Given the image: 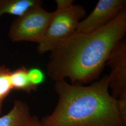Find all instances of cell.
Listing matches in <instances>:
<instances>
[{
	"label": "cell",
	"instance_id": "obj_1",
	"mask_svg": "<svg viewBox=\"0 0 126 126\" xmlns=\"http://www.w3.org/2000/svg\"><path fill=\"white\" fill-rule=\"evenodd\" d=\"M126 32V9L107 25L90 33L75 32L51 51L48 74L54 81L69 78L81 85L97 79Z\"/></svg>",
	"mask_w": 126,
	"mask_h": 126
},
{
	"label": "cell",
	"instance_id": "obj_2",
	"mask_svg": "<svg viewBox=\"0 0 126 126\" xmlns=\"http://www.w3.org/2000/svg\"><path fill=\"white\" fill-rule=\"evenodd\" d=\"M55 82L58 102L53 112L40 120L42 126H126L118 100L109 92L108 75L88 86Z\"/></svg>",
	"mask_w": 126,
	"mask_h": 126
},
{
	"label": "cell",
	"instance_id": "obj_3",
	"mask_svg": "<svg viewBox=\"0 0 126 126\" xmlns=\"http://www.w3.org/2000/svg\"><path fill=\"white\" fill-rule=\"evenodd\" d=\"M85 15V9L79 5H72L66 9H56L53 12L45 36L38 44V53L51 52L59 43L71 36Z\"/></svg>",
	"mask_w": 126,
	"mask_h": 126
},
{
	"label": "cell",
	"instance_id": "obj_4",
	"mask_svg": "<svg viewBox=\"0 0 126 126\" xmlns=\"http://www.w3.org/2000/svg\"><path fill=\"white\" fill-rule=\"evenodd\" d=\"M53 12L38 5L18 16L12 23L8 37L13 42L28 41L38 44L45 35Z\"/></svg>",
	"mask_w": 126,
	"mask_h": 126
},
{
	"label": "cell",
	"instance_id": "obj_5",
	"mask_svg": "<svg viewBox=\"0 0 126 126\" xmlns=\"http://www.w3.org/2000/svg\"><path fill=\"white\" fill-rule=\"evenodd\" d=\"M126 9L125 0H100L92 13L79 23L76 32H94L111 22Z\"/></svg>",
	"mask_w": 126,
	"mask_h": 126
},
{
	"label": "cell",
	"instance_id": "obj_6",
	"mask_svg": "<svg viewBox=\"0 0 126 126\" xmlns=\"http://www.w3.org/2000/svg\"><path fill=\"white\" fill-rule=\"evenodd\" d=\"M111 68L109 87L118 99L126 96V41L123 38L113 48L106 62Z\"/></svg>",
	"mask_w": 126,
	"mask_h": 126
},
{
	"label": "cell",
	"instance_id": "obj_7",
	"mask_svg": "<svg viewBox=\"0 0 126 126\" xmlns=\"http://www.w3.org/2000/svg\"><path fill=\"white\" fill-rule=\"evenodd\" d=\"M31 116L27 103L17 99L9 112L0 117V126H26Z\"/></svg>",
	"mask_w": 126,
	"mask_h": 126
},
{
	"label": "cell",
	"instance_id": "obj_8",
	"mask_svg": "<svg viewBox=\"0 0 126 126\" xmlns=\"http://www.w3.org/2000/svg\"><path fill=\"white\" fill-rule=\"evenodd\" d=\"M42 3L39 0H0V17L5 14L20 16Z\"/></svg>",
	"mask_w": 126,
	"mask_h": 126
},
{
	"label": "cell",
	"instance_id": "obj_9",
	"mask_svg": "<svg viewBox=\"0 0 126 126\" xmlns=\"http://www.w3.org/2000/svg\"><path fill=\"white\" fill-rule=\"evenodd\" d=\"M28 70L24 66H22L10 75V80L13 90H23L27 93L32 91H36V88L32 85L28 78Z\"/></svg>",
	"mask_w": 126,
	"mask_h": 126
},
{
	"label": "cell",
	"instance_id": "obj_10",
	"mask_svg": "<svg viewBox=\"0 0 126 126\" xmlns=\"http://www.w3.org/2000/svg\"><path fill=\"white\" fill-rule=\"evenodd\" d=\"M11 72L4 65H0V101L3 102L13 90L10 80Z\"/></svg>",
	"mask_w": 126,
	"mask_h": 126
},
{
	"label": "cell",
	"instance_id": "obj_11",
	"mask_svg": "<svg viewBox=\"0 0 126 126\" xmlns=\"http://www.w3.org/2000/svg\"><path fill=\"white\" fill-rule=\"evenodd\" d=\"M28 75L30 83L36 89L38 86L45 81V73L39 68H33L28 70Z\"/></svg>",
	"mask_w": 126,
	"mask_h": 126
},
{
	"label": "cell",
	"instance_id": "obj_12",
	"mask_svg": "<svg viewBox=\"0 0 126 126\" xmlns=\"http://www.w3.org/2000/svg\"><path fill=\"white\" fill-rule=\"evenodd\" d=\"M119 109L122 119L126 122V96L118 99Z\"/></svg>",
	"mask_w": 126,
	"mask_h": 126
},
{
	"label": "cell",
	"instance_id": "obj_13",
	"mask_svg": "<svg viewBox=\"0 0 126 126\" xmlns=\"http://www.w3.org/2000/svg\"><path fill=\"white\" fill-rule=\"evenodd\" d=\"M73 2L72 0H57V10H62L66 9L70 7Z\"/></svg>",
	"mask_w": 126,
	"mask_h": 126
},
{
	"label": "cell",
	"instance_id": "obj_14",
	"mask_svg": "<svg viewBox=\"0 0 126 126\" xmlns=\"http://www.w3.org/2000/svg\"><path fill=\"white\" fill-rule=\"evenodd\" d=\"M26 126H42V125L39 118L36 115H34L30 117Z\"/></svg>",
	"mask_w": 126,
	"mask_h": 126
},
{
	"label": "cell",
	"instance_id": "obj_15",
	"mask_svg": "<svg viewBox=\"0 0 126 126\" xmlns=\"http://www.w3.org/2000/svg\"><path fill=\"white\" fill-rule=\"evenodd\" d=\"M2 102L1 101H0V114L1 112V109H2Z\"/></svg>",
	"mask_w": 126,
	"mask_h": 126
}]
</instances>
